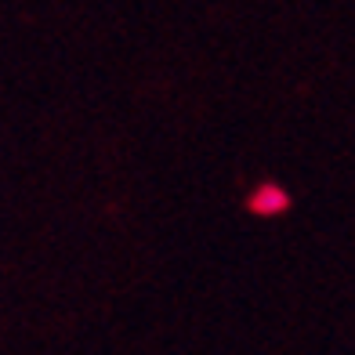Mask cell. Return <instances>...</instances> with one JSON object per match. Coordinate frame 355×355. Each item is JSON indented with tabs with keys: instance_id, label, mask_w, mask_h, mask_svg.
Instances as JSON below:
<instances>
[{
	"instance_id": "1",
	"label": "cell",
	"mask_w": 355,
	"mask_h": 355,
	"mask_svg": "<svg viewBox=\"0 0 355 355\" xmlns=\"http://www.w3.org/2000/svg\"><path fill=\"white\" fill-rule=\"evenodd\" d=\"M247 211L257 218H279L290 211V192L279 182H257L247 196Z\"/></svg>"
}]
</instances>
